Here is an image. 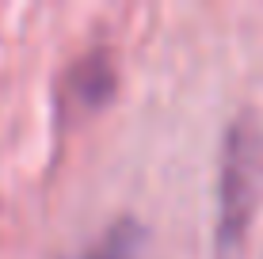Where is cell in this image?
I'll return each mask as SVG.
<instances>
[{"label":"cell","mask_w":263,"mask_h":259,"mask_svg":"<svg viewBox=\"0 0 263 259\" xmlns=\"http://www.w3.org/2000/svg\"><path fill=\"white\" fill-rule=\"evenodd\" d=\"M263 175V133L256 122L237 118L221 145V172H217V248H233L248 225Z\"/></svg>","instance_id":"1"},{"label":"cell","mask_w":263,"mask_h":259,"mask_svg":"<svg viewBox=\"0 0 263 259\" xmlns=\"http://www.w3.org/2000/svg\"><path fill=\"white\" fill-rule=\"evenodd\" d=\"M80 259H141V225L138 221H115L84 248Z\"/></svg>","instance_id":"2"},{"label":"cell","mask_w":263,"mask_h":259,"mask_svg":"<svg viewBox=\"0 0 263 259\" xmlns=\"http://www.w3.org/2000/svg\"><path fill=\"white\" fill-rule=\"evenodd\" d=\"M111 84H115V73H111V65H107V57H84V61H77V69L69 73V88H72V95H77L80 103L103 99V95L111 92Z\"/></svg>","instance_id":"3"}]
</instances>
